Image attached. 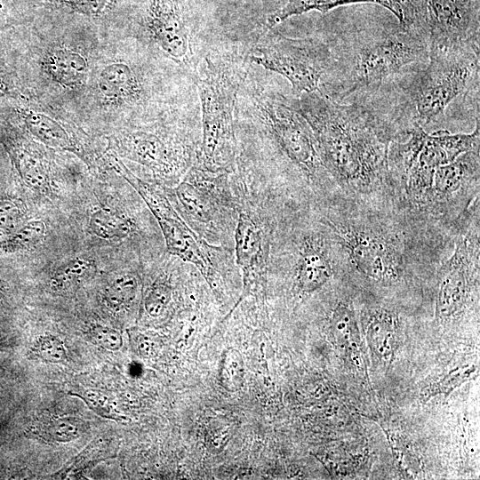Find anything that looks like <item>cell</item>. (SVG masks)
Here are the masks:
<instances>
[{
  "label": "cell",
  "instance_id": "obj_27",
  "mask_svg": "<svg viewBox=\"0 0 480 480\" xmlns=\"http://www.w3.org/2000/svg\"><path fill=\"white\" fill-rule=\"evenodd\" d=\"M33 350L41 360L48 363H60L67 356L62 340L52 334L40 336Z\"/></svg>",
  "mask_w": 480,
  "mask_h": 480
},
{
  "label": "cell",
  "instance_id": "obj_24",
  "mask_svg": "<svg viewBox=\"0 0 480 480\" xmlns=\"http://www.w3.org/2000/svg\"><path fill=\"white\" fill-rule=\"evenodd\" d=\"M218 376L220 386L228 392L233 393L241 389L245 377V366L238 350L229 348L223 351Z\"/></svg>",
  "mask_w": 480,
  "mask_h": 480
},
{
  "label": "cell",
  "instance_id": "obj_3",
  "mask_svg": "<svg viewBox=\"0 0 480 480\" xmlns=\"http://www.w3.org/2000/svg\"><path fill=\"white\" fill-rule=\"evenodd\" d=\"M332 60L320 91L340 102L375 93L389 77L415 63L428 61L429 44L422 30L397 26L359 31L330 45Z\"/></svg>",
  "mask_w": 480,
  "mask_h": 480
},
{
  "label": "cell",
  "instance_id": "obj_28",
  "mask_svg": "<svg viewBox=\"0 0 480 480\" xmlns=\"http://www.w3.org/2000/svg\"><path fill=\"white\" fill-rule=\"evenodd\" d=\"M89 335L96 345L109 351H117L123 345L120 332L107 325L94 324Z\"/></svg>",
  "mask_w": 480,
  "mask_h": 480
},
{
  "label": "cell",
  "instance_id": "obj_10",
  "mask_svg": "<svg viewBox=\"0 0 480 480\" xmlns=\"http://www.w3.org/2000/svg\"><path fill=\"white\" fill-rule=\"evenodd\" d=\"M252 62L286 78L295 95L320 91L332 60L330 44L316 38L266 36L250 56Z\"/></svg>",
  "mask_w": 480,
  "mask_h": 480
},
{
  "label": "cell",
  "instance_id": "obj_4",
  "mask_svg": "<svg viewBox=\"0 0 480 480\" xmlns=\"http://www.w3.org/2000/svg\"><path fill=\"white\" fill-rule=\"evenodd\" d=\"M230 183L237 208L234 252L242 275L237 302L244 298L266 300L267 267L274 229L284 201L292 196L239 150Z\"/></svg>",
  "mask_w": 480,
  "mask_h": 480
},
{
  "label": "cell",
  "instance_id": "obj_18",
  "mask_svg": "<svg viewBox=\"0 0 480 480\" xmlns=\"http://www.w3.org/2000/svg\"><path fill=\"white\" fill-rule=\"evenodd\" d=\"M89 229L96 237L107 241H124L140 231L134 215L108 208L95 209L90 215Z\"/></svg>",
  "mask_w": 480,
  "mask_h": 480
},
{
  "label": "cell",
  "instance_id": "obj_1",
  "mask_svg": "<svg viewBox=\"0 0 480 480\" xmlns=\"http://www.w3.org/2000/svg\"><path fill=\"white\" fill-rule=\"evenodd\" d=\"M288 101L308 124L322 163L343 198L392 205L388 148L407 136L395 109L384 112L368 100L341 104L321 91Z\"/></svg>",
  "mask_w": 480,
  "mask_h": 480
},
{
  "label": "cell",
  "instance_id": "obj_15",
  "mask_svg": "<svg viewBox=\"0 0 480 480\" xmlns=\"http://www.w3.org/2000/svg\"><path fill=\"white\" fill-rule=\"evenodd\" d=\"M329 331L335 345L358 370H364V358L356 314L349 300H338L332 308Z\"/></svg>",
  "mask_w": 480,
  "mask_h": 480
},
{
  "label": "cell",
  "instance_id": "obj_32",
  "mask_svg": "<svg viewBox=\"0 0 480 480\" xmlns=\"http://www.w3.org/2000/svg\"><path fill=\"white\" fill-rule=\"evenodd\" d=\"M2 94H3V89H1V87H0V97H1Z\"/></svg>",
  "mask_w": 480,
  "mask_h": 480
},
{
  "label": "cell",
  "instance_id": "obj_22",
  "mask_svg": "<svg viewBox=\"0 0 480 480\" xmlns=\"http://www.w3.org/2000/svg\"><path fill=\"white\" fill-rule=\"evenodd\" d=\"M139 285V274L136 270L121 271L107 284L105 300L115 309L130 308L136 300Z\"/></svg>",
  "mask_w": 480,
  "mask_h": 480
},
{
  "label": "cell",
  "instance_id": "obj_19",
  "mask_svg": "<svg viewBox=\"0 0 480 480\" xmlns=\"http://www.w3.org/2000/svg\"><path fill=\"white\" fill-rule=\"evenodd\" d=\"M23 118L28 132L45 146L80 155L76 142L56 120L37 112H28Z\"/></svg>",
  "mask_w": 480,
  "mask_h": 480
},
{
  "label": "cell",
  "instance_id": "obj_8",
  "mask_svg": "<svg viewBox=\"0 0 480 480\" xmlns=\"http://www.w3.org/2000/svg\"><path fill=\"white\" fill-rule=\"evenodd\" d=\"M165 194L183 220L208 244L234 250L237 208L230 172L209 171L194 162Z\"/></svg>",
  "mask_w": 480,
  "mask_h": 480
},
{
  "label": "cell",
  "instance_id": "obj_21",
  "mask_svg": "<svg viewBox=\"0 0 480 480\" xmlns=\"http://www.w3.org/2000/svg\"><path fill=\"white\" fill-rule=\"evenodd\" d=\"M46 65L52 78L66 84L81 82L87 70L84 57L68 50H57L52 52Z\"/></svg>",
  "mask_w": 480,
  "mask_h": 480
},
{
  "label": "cell",
  "instance_id": "obj_25",
  "mask_svg": "<svg viewBox=\"0 0 480 480\" xmlns=\"http://www.w3.org/2000/svg\"><path fill=\"white\" fill-rule=\"evenodd\" d=\"M92 267V263L87 259L72 258L57 268L52 277V284L59 290L68 289L89 274Z\"/></svg>",
  "mask_w": 480,
  "mask_h": 480
},
{
  "label": "cell",
  "instance_id": "obj_9",
  "mask_svg": "<svg viewBox=\"0 0 480 480\" xmlns=\"http://www.w3.org/2000/svg\"><path fill=\"white\" fill-rule=\"evenodd\" d=\"M479 118L470 133H451L444 130L426 132L419 151L401 160L390 172L393 204L400 210L428 217L436 169L465 152L479 148Z\"/></svg>",
  "mask_w": 480,
  "mask_h": 480
},
{
  "label": "cell",
  "instance_id": "obj_13",
  "mask_svg": "<svg viewBox=\"0 0 480 480\" xmlns=\"http://www.w3.org/2000/svg\"><path fill=\"white\" fill-rule=\"evenodd\" d=\"M146 24L155 43L170 58L184 61L189 57V29L177 0H151Z\"/></svg>",
  "mask_w": 480,
  "mask_h": 480
},
{
  "label": "cell",
  "instance_id": "obj_11",
  "mask_svg": "<svg viewBox=\"0 0 480 480\" xmlns=\"http://www.w3.org/2000/svg\"><path fill=\"white\" fill-rule=\"evenodd\" d=\"M479 148L465 152L441 165L434 174L427 216L439 223L459 227L479 200Z\"/></svg>",
  "mask_w": 480,
  "mask_h": 480
},
{
  "label": "cell",
  "instance_id": "obj_26",
  "mask_svg": "<svg viewBox=\"0 0 480 480\" xmlns=\"http://www.w3.org/2000/svg\"><path fill=\"white\" fill-rule=\"evenodd\" d=\"M27 214L25 203L16 196H0V236L14 232Z\"/></svg>",
  "mask_w": 480,
  "mask_h": 480
},
{
  "label": "cell",
  "instance_id": "obj_14",
  "mask_svg": "<svg viewBox=\"0 0 480 480\" xmlns=\"http://www.w3.org/2000/svg\"><path fill=\"white\" fill-rule=\"evenodd\" d=\"M363 3L377 4L387 8L404 27L412 28L416 25L419 0H287L284 5L268 16L267 24L268 28H273L292 16L310 11L326 13L340 6Z\"/></svg>",
  "mask_w": 480,
  "mask_h": 480
},
{
  "label": "cell",
  "instance_id": "obj_20",
  "mask_svg": "<svg viewBox=\"0 0 480 480\" xmlns=\"http://www.w3.org/2000/svg\"><path fill=\"white\" fill-rule=\"evenodd\" d=\"M99 87L104 95L119 100H134L141 92L140 83L133 69L122 62L110 64L102 69Z\"/></svg>",
  "mask_w": 480,
  "mask_h": 480
},
{
  "label": "cell",
  "instance_id": "obj_30",
  "mask_svg": "<svg viewBox=\"0 0 480 480\" xmlns=\"http://www.w3.org/2000/svg\"><path fill=\"white\" fill-rule=\"evenodd\" d=\"M47 433L54 441L69 442L78 437L79 428L75 421L61 418L48 425Z\"/></svg>",
  "mask_w": 480,
  "mask_h": 480
},
{
  "label": "cell",
  "instance_id": "obj_2",
  "mask_svg": "<svg viewBox=\"0 0 480 480\" xmlns=\"http://www.w3.org/2000/svg\"><path fill=\"white\" fill-rule=\"evenodd\" d=\"M252 103L254 120L236 132L239 149L294 196L317 204L343 198L322 163L308 124L288 100L263 92Z\"/></svg>",
  "mask_w": 480,
  "mask_h": 480
},
{
  "label": "cell",
  "instance_id": "obj_17",
  "mask_svg": "<svg viewBox=\"0 0 480 480\" xmlns=\"http://www.w3.org/2000/svg\"><path fill=\"white\" fill-rule=\"evenodd\" d=\"M7 148L22 182L31 190L50 195L53 191L48 167L29 149L8 140Z\"/></svg>",
  "mask_w": 480,
  "mask_h": 480
},
{
  "label": "cell",
  "instance_id": "obj_6",
  "mask_svg": "<svg viewBox=\"0 0 480 480\" xmlns=\"http://www.w3.org/2000/svg\"><path fill=\"white\" fill-rule=\"evenodd\" d=\"M246 72L231 58L207 55L196 76L201 111V140L196 163L216 172H232L238 153L234 116Z\"/></svg>",
  "mask_w": 480,
  "mask_h": 480
},
{
  "label": "cell",
  "instance_id": "obj_29",
  "mask_svg": "<svg viewBox=\"0 0 480 480\" xmlns=\"http://www.w3.org/2000/svg\"><path fill=\"white\" fill-rule=\"evenodd\" d=\"M474 371L475 367H468L467 369H457L449 372L443 379H440L435 384L433 383L428 391L429 394L426 396L430 397L436 394L451 392L464 381L468 380Z\"/></svg>",
  "mask_w": 480,
  "mask_h": 480
},
{
  "label": "cell",
  "instance_id": "obj_23",
  "mask_svg": "<svg viewBox=\"0 0 480 480\" xmlns=\"http://www.w3.org/2000/svg\"><path fill=\"white\" fill-rule=\"evenodd\" d=\"M45 232L46 226L44 221L29 220L0 242V252L12 254L30 250L42 242Z\"/></svg>",
  "mask_w": 480,
  "mask_h": 480
},
{
  "label": "cell",
  "instance_id": "obj_5",
  "mask_svg": "<svg viewBox=\"0 0 480 480\" xmlns=\"http://www.w3.org/2000/svg\"><path fill=\"white\" fill-rule=\"evenodd\" d=\"M109 164L148 208L160 229L165 252L196 267L221 307L242 292V275L234 250L210 244L198 236L176 212L163 186L136 176L117 156Z\"/></svg>",
  "mask_w": 480,
  "mask_h": 480
},
{
  "label": "cell",
  "instance_id": "obj_12",
  "mask_svg": "<svg viewBox=\"0 0 480 480\" xmlns=\"http://www.w3.org/2000/svg\"><path fill=\"white\" fill-rule=\"evenodd\" d=\"M423 28L429 48L479 47V0H425Z\"/></svg>",
  "mask_w": 480,
  "mask_h": 480
},
{
  "label": "cell",
  "instance_id": "obj_7",
  "mask_svg": "<svg viewBox=\"0 0 480 480\" xmlns=\"http://www.w3.org/2000/svg\"><path fill=\"white\" fill-rule=\"evenodd\" d=\"M479 50L429 48L428 64L401 76L396 107L404 122L421 127L443 117L459 95L479 87Z\"/></svg>",
  "mask_w": 480,
  "mask_h": 480
},
{
  "label": "cell",
  "instance_id": "obj_31",
  "mask_svg": "<svg viewBox=\"0 0 480 480\" xmlns=\"http://www.w3.org/2000/svg\"><path fill=\"white\" fill-rule=\"evenodd\" d=\"M69 4L85 13H97L102 10L106 0H67Z\"/></svg>",
  "mask_w": 480,
  "mask_h": 480
},
{
  "label": "cell",
  "instance_id": "obj_16",
  "mask_svg": "<svg viewBox=\"0 0 480 480\" xmlns=\"http://www.w3.org/2000/svg\"><path fill=\"white\" fill-rule=\"evenodd\" d=\"M399 329V316L395 310L384 307L369 310L365 338L372 355L383 364H390L395 358Z\"/></svg>",
  "mask_w": 480,
  "mask_h": 480
}]
</instances>
